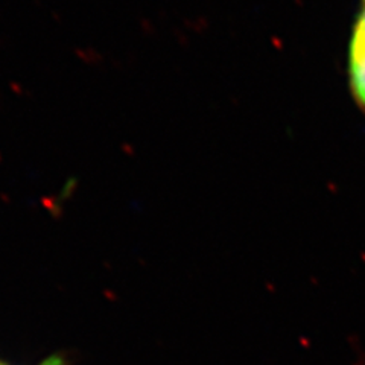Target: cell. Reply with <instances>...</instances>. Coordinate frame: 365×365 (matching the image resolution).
Segmentation results:
<instances>
[{
	"instance_id": "obj_1",
	"label": "cell",
	"mask_w": 365,
	"mask_h": 365,
	"mask_svg": "<svg viewBox=\"0 0 365 365\" xmlns=\"http://www.w3.org/2000/svg\"><path fill=\"white\" fill-rule=\"evenodd\" d=\"M347 75L353 99L365 113V0H359L353 23L347 53Z\"/></svg>"
},
{
	"instance_id": "obj_2",
	"label": "cell",
	"mask_w": 365,
	"mask_h": 365,
	"mask_svg": "<svg viewBox=\"0 0 365 365\" xmlns=\"http://www.w3.org/2000/svg\"><path fill=\"white\" fill-rule=\"evenodd\" d=\"M44 365H53V364H52V362H49V364H44Z\"/></svg>"
}]
</instances>
